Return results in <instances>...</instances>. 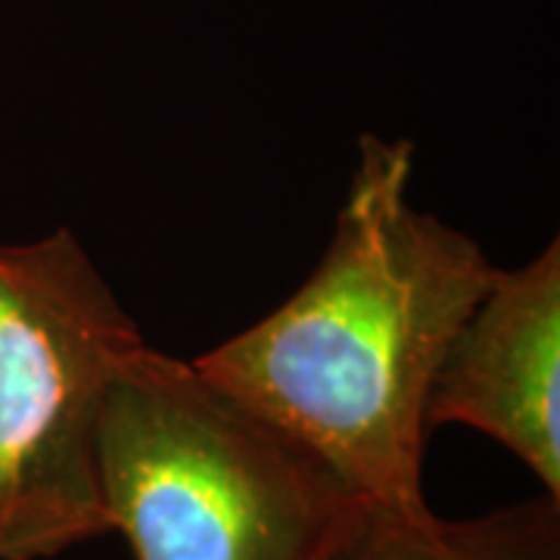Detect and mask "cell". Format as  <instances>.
I'll use <instances>...</instances> for the list:
<instances>
[{"label": "cell", "mask_w": 560, "mask_h": 560, "mask_svg": "<svg viewBox=\"0 0 560 560\" xmlns=\"http://www.w3.org/2000/svg\"><path fill=\"white\" fill-rule=\"evenodd\" d=\"M415 143L364 135L312 278L194 368L318 458L364 511L418 521L427 396L495 265L408 200Z\"/></svg>", "instance_id": "obj_1"}, {"label": "cell", "mask_w": 560, "mask_h": 560, "mask_svg": "<svg viewBox=\"0 0 560 560\" xmlns=\"http://www.w3.org/2000/svg\"><path fill=\"white\" fill-rule=\"evenodd\" d=\"M97 467L138 560H330L364 514L318 458L147 342L113 377Z\"/></svg>", "instance_id": "obj_2"}, {"label": "cell", "mask_w": 560, "mask_h": 560, "mask_svg": "<svg viewBox=\"0 0 560 560\" xmlns=\"http://www.w3.org/2000/svg\"><path fill=\"white\" fill-rule=\"evenodd\" d=\"M138 324L60 228L0 246V560L109 536L97 433Z\"/></svg>", "instance_id": "obj_3"}, {"label": "cell", "mask_w": 560, "mask_h": 560, "mask_svg": "<svg viewBox=\"0 0 560 560\" xmlns=\"http://www.w3.org/2000/svg\"><path fill=\"white\" fill-rule=\"evenodd\" d=\"M560 241L489 280L442 355L430 433L464 423L511 448L560 501Z\"/></svg>", "instance_id": "obj_4"}, {"label": "cell", "mask_w": 560, "mask_h": 560, "mask_svg": "<svg viewBox=\"0 0 560 560\" xmlns=\"http://www.w3.org/2000/svg\"><path fill=\"white\" fill-rule=\"evenodd\" d=\"M330 560H560V501L541 492L474 521L364 511Z\"/></svg>", "instance_id": "obj_5"}]
</instances>
